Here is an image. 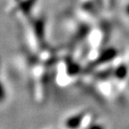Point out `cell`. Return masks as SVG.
Wrapping results in <instances>:
<instances>
[{"label":"cell","instance_id":"1","mask_svg":"<svg viewBox=\"0 0 129 129\" xmlns=\"http://www.w3.org/2000/svg\"><path fill=\"white\" fill-rule=\"evenodd\" d=\"M91 114L88 111H78L68 115L63 121L64 129H84L89 125Z\"/></svg>","mask_w":129,"mask_h":129}]
</instances>
